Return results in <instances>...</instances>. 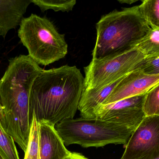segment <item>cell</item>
Listing matches in <instances>:
<instances>
[{
	"label": "cell",
	"instance_id": "cell-1",
	"mask_svg": "<svg viewBox=\"0 0 159 159\" xmlns=\"http://www.w3.org/2000/svg\"><path fill=\"white\" fill-rule=\"evenodd\" d=\"M84 77L75 66L43 70L33 84L30 97L32 115L38 122L55 126L73 119L78 110Z\"/></svg>",
	"mask_w": 159,
	"mask_h": 159
},
{
	"label": "cell",
	"instance_id": "cell-2",
	"mask_svg": "<svg viewBox=\"0 0 159 159\" xmlns=\"http://www.w3.org/2000/svg\"><path fill=\"white\" fill-rule=\"evenodd\" d=\"M139 6L114 10L96 24V43L92 59H99L133 49L150 29Z\"/></svg>",
	"mask_w": 159,
	"mask_h": 159
},
{
	"label": "cell",
	"instance_id": "cell-3",
	"mask_svg": "<svg viewBox=\"0 0 159 159\" xmlns=\"http://www.w3.org/2000/svg\"><path fill=\"white\" fill-rule=\"evenodd\" d=\"M18 34L29 56L39 65H49L63 58L68 53L65 35L59 33L47 18L34 14L23 18Z\"/></svg>",
	"mask_w": 159,
	"mask_h": 159
},
{
	"label": "cell",
	"instance_id": "cell-4",
	"mask_svg": "<svg viewBox=\"0 0 159 159\" xmlns=\"http://www.w3.org/2000/svg\"><path fill=\"white\" fill-rule=\"evenodd\" d=\"M55 127L65 146L77 144L84 148L111 144L125 147L135 130L114 122L81 117L64 120Z\"/></svg>",
	"mask_w": 159,
	"mask_h": 159
},
{
	"label": "cell",
	"instance_id": "cell-5",
	"mask_svg": "<svg viewBox=\"0 0 159 159\" xmlns=\"http://www.w3.org/2000/svg\"><path fill=\"white\" fill-rule=\"evenodd\" d=\"M146 58L133 49L120 54L92 59L84 67V89H98L122 78L136 69Z\"/></svg>",
	"mask_w": 159,
	"mask_h": 159
},
{
	"label": "cell",
	"instance_id": "cell-6",
	"mask_svg": "<svg viewBox=\"0 0 159 159\" xmlns=\"http://www.w3.org/2000/svg\"><path fill=\"white\" fill-rule=\"evenodd\" d=\"M120 159L159 157V116H145L132 134Z\"/></svg>",
	"mask_w": 159,
	"mask_h": 159
},
{
	"label": "cell",
	"instance_id": "cell-7",
	"mask_svg": "<svg viewBox=\"0 0 159 159\" xmlns=\"http://www.w3.org/2000/svg\"><path fill=\"white\" fill-rule=\"evenodd\" d=\"M145 95L101 105L94 112L95 119L117 123L135 130L146 116L143 109Z\"/></svg>",
	"mask_w": 159,
	"mask_h": 159
},
{
	"label": "cell",
	"instance_id": "cell-8",
	"mask_svg": "<svg viewBox=\"0 0 159 159\" xmlns=\"http://www.w3.org/2000/svg\"><path fill=\"white\" fill-rule=\"evenodd\" d=\"M159 83V75H149L139 70L125 76L102 105L145 94Z\"/></svg>",
	"mask_w": 159,
	"mask_h": 159
},
{
	"label": "cell",
	"instance_id": "cell-9",
	"mask_svg": "<svg viewBox=\"0 0 159 159\" xmlns=\"http://www.w3.org/2000/svg\"><path fill=\"white\" fill-rule=\"evenodd\" d=\"M38 122L40 159H65L68 157L71 152L65 147L55 126L44 121Z\"/></svg>",
	"mask_w": 159,
	"mask_h": 159
},
{
	"label": "cell",
	"instance_id": "cell-10",
	"mask_svg": "<svg viewBox=\"0 0 159 159\" xmlns=\"http://www.w3.org/2000/svg\"><path fill=\"white\" fill-rule=\"evenodd\" d=\"M32 0H0V37L20 25Z\"/></svg>",
	"mask_w": 159,
	"mask_h": 159
},
{
	"label": "cell",
	"instance_id": "cell-11",
	"mask_svg": "<svg viewBox=\"0 0 159 159\" xmlns=\"http://www.w3.org/2000/svg\"><path fill=\"white\" fill-rule=\"evenodd\" d=\"M124 77L112 84L98 89H83L78 107L81 118L90 120L95 119V110L103 103Z\"/></svg>",
	"mask_w": 159,
	"mask_h": 159
},
{
	"label": "cell",
	"instance_id": "cell-12",
	"mask_svg": "<svg viewBox=\"0 0 159 159\" xmlns=\"http://www.w3.org/2000/svg\"><path fill=\"white\" fill-rule=\"evenodd\" d=\"M134 49L142 52L146 57L159 55V29L150 28Z\"/></svg>",
	"mask_w": 159,
	"mask_h": 159
},
{
	"label": "cell",
	"instance_id": "cell-13",
	"mask_svg": "<svg viewBox=\"0 0 159 159\" xmlns=\"http://www.w3.org/2000/svg\"><path fill=\"white\" fill-rule=\"evenodd\" d=\"M139 7L148 26L159 29V0H143Z\"/></svg>",
	"mask_w": 159,
	"mask_h": 159
},
{
	"label": "cell",
	"instance_id": "cell-14",
	"mask_svg": "<svg viewBox=\"0 0 159 159\" xmlns=\"http://www.w3.org/2000/svg\"><path fill=\"white\" fill-rule=\"evenodd\" d=\"M39 126L34 115H33L30 138L24 159H40L39 156Z\"/></svg>",
	"mask_w": 159,
	"mask_h": 159
},
{
	"label": "cell",
	"instance_id": "cell-15",
	"mask_svg": "<svg viewBox=\"0 0 159 159\" xmlns=\"http://www.w3.org/2000/svg\"><path fill=\"white\" fill-rule=\"evenodd\" d=\"M32 2L40 7L42 12L52 9L55 12H69L76 3L75 0H32Z\"/></svg>",
	"mask_w": 159,
	"mask_h": 159
},
{
	"label": "cell",
	"instance_id": "cell-16",
	"mask_svg": "<svg viewBox=\"0 0 159 159\" xmlns=\"http://www.w3.org/2000/svg\"><path fill=\"white\" fill-rule=\"evenodd\" d=\"M15 141L0 125V154L3 159H20Z\"/></svg>",
	"mask_w": 159,
	"mask_h": 159
},
{
	"label": "cell",
	"instance_id": "cell-17",
	"mask_svg": "<svg viewBox=\"0 0 159 159\" xmlns=\"http://www.w3.org/2000/svg\"><path fill=\"white\" fill-rule=\"evenodd\" d=\"M143 109L146 116H159V83L146 93Z\"/></svg>",
	"mask_w": 159,
	"mask_h": 159
},
{
	"label": "cell",
	"instance_id": "cell-18",
	"mask_svg": "<svg viewBox=\"0 0 159 159\" xmlns=\"http://www.w3.org/2000/svg\"><path fill=\"white\" fill-rule=\"evenodd\" d=\"M135 70L149 75H159V55L146 57Z\"/></svg>",
	"mask_w": 159,
	"mask_h": 159
},
{
	"label": "cell",
	"instance_id": "cell-19",
	"mask_svg": "<svg viewBox=\"0 0 159 159\" xmlns=\"http://www.w3.org/2000/svg\"><path fill=\"white\" fill-rule=\"evenodd\" d=\"M65 159H88L83 155L79 153L71 152L70 155Z\"/></svg>",
	"mask_w": 159,
	"mask_h": 159
},
{
	"label": "cell",
	"instance_id": "cell-20",
	"mask_svg": "<svg viewBox=\"0 0 159 159\" xmlns=\"http://www.w3.org/2000/svg\"><path fill=\"white\" fill-rule=\"evenodd\" d=\"M118 1L121 4L126 3L132 4L134 3L137 2L138 0H118Z\"/></svg>",
	"mask_w": 159,
	"mask_h": 159
},
{
	"label": "cell",
	"instance_id": "cell-21",
	"mask_svg": "<svg viewBox=\"0 0 159 159\" xmlns=\"http://www.w3.org/2000/svg\"><path fill=\"white\" fill-rule=\"evenodd\" d=\"M0 159H3L2 157V156H1V154H0Z\"/></svg>",
	"mask_w": 159,
	"mask_h": 159
},
{
	"label": "cell",
	"instance_id": "cell-22",
	"mask_svg": "<svg viewBox=\"0 0 159 159\" xmlns=\"http://www.w3.org/2000/svg\"><path fill=\"white\" fill-rule=\"evenodd\" d=\"M156 159H159V157H158Z\"/></svg>",
	"mask_w": 159,
	"mask_h": 159
}]
</instances>
